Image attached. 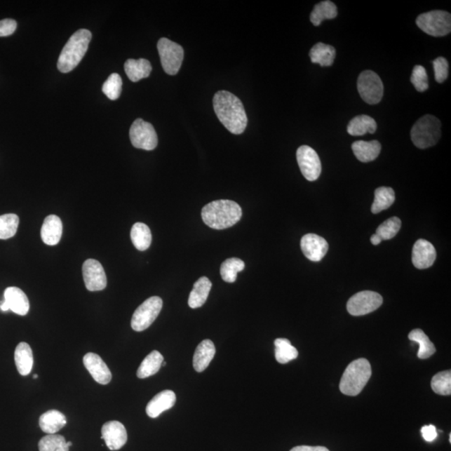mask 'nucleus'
<instances>
[{
    "label": "nucleus",
    "mask_w": 451,
    "mask_h": 451,
    "mask_svg": "<svg viewBox=\"0 0 451 451\" xmlns=\"http://www.w3.org/2000/svg\"><path fill=\"white\" fill-rule=\"evenodd\" d=\"M176 393L173 391H161L157 393V395L148 403L146 409L147 414L149 417L152 419L157 418L161 413H163L164 411L172 409L175 404H176Z\"/></svg>",
    "instance_id": "nucleus-19"
},
{
    "label": "nucleus",
    "mask_w": 451,
    "mask_h": 451,
    "mask_svg": "<svg viewBox=\"0 0 451 451\" xmlns=\"http://www.w3.org/2000/svg\"><path fill=\"white\" fill-rule=\"evenodd\" d=\"M372 375L371 365L366 358L350 363L341 378L340 391L345 396H356L361 393Z\"/></svg>",
    "instance_id": "nucleus-4"
},
{
    "label": "nucleus",
    "mask_w": 451,
    "mask_h": 451,
    "mask_svg": "<svg viewBox=\"0 0 451 451\" xmlns=\"http://www.w3.org/2000/svg\"><path fill=\"white\" fill-rule=\"evenodd\" d=\"M67 423L65 415L55 410L43 413L39 420V427L42 431L49 433V435H55V433L65 427Z\"/></svg>",
    "instance_id": "nucleus-22"
},
{
    "label": "nucleus",
    "mask_w": 451,
    "mask_h": 451,
    "mask_svg": "<svg viewBox=\"0 0 451 451\" xmlns=\"http://www.w3.org/2000/svg\"><path fill=\"white\" fill-rule=\"evenodd\" d=\"M337 15H338V10L335 4L326 0L314 6L310 15V20L314 25L318 26L323 20L335 19Z\"/></svg>",
    "instance_id": "nucleus-31"
},
{
    "label": "nucleus",
    "mask_w": 451,
    "mask_h": 451,
    "mask_svg": "<svg viewBox=\"0 0 451 451\" xmlns=\"http://www.w3.org/2000/svg\"><path fill=\"white\" fill-rule=\"evenodd\" d=\"M370 242L372 244L375 245L376 246V245H379L381 242H382V239L380 238L379 236L375 234L371 236Z\"/></svg>",
    "instance_id": "nucleus-46"
},
{
    "label": "nucleus",
    "mask_w": 451,
    "mask_h": 451,
    "mask_svg": "<svg viewBox=\"0 0 451 451\" xmlns=\"http://www.w3.org/2000/svg\"><path fill=\"white\" fill-rule=\"evenodd\" d=\"M275 358L279 363H287L299 356V352L287 339H277L274 341Z\"/></svg>",
    "instance_id": "nucleus-34"
},
{
    "label": "nucleus",
    "mask_w": 451,
    "mask_h": 451,
    "mask_svg": "<svg viewBox=\"0 0 451 451\" xmlns=\"http://www.w3.org/2000/svg\"><path fill=\"white\" fill-rule=\"evenodd\" d=\"M17 28V22L12 19L0 20V37L10 36Z\"/></svg>",
    "instance_id": "nucleus-43"
},
{
    "label": "nucleus",
    "mask_w": 451,
    "mask_h": 451,
    "mask_svg": "<svg viewBox=\"0 0 451 451\" xmlns=\"http://www.w3.org/2000/svg\"><path fill=\"white\" fill-rule=\"evenodd\" d=\"M409 339L413 342L418 343L419 345L418 358L420 360H426L433 356L436 352L435 345L431 342L424 332L419 328H416L410 332Z\"/></svg>",
    "instance_id": "nucleus-33"
},
{
    "label": "nucleus",
    "mask_w": 451,
    "mask_h": 451,
    "mask_svg": "<svg viewBox=\"0 0 451 451\" xmlns=\"http://www.w3.org/2000/svg\"><path fill=\"white\" fill-rule=\"evenodd\" d=\"M213 283L207 277H201L194 283L188 305L191 309H198L201 307L207 301L209 292L211 291Z\"/></svg>",
    "instance_id": "nucleus-24"
},
{
    "label": "nucleus",
    "mask_w": 451,
    "mask_h": 451,
    "mask_svg": "<svg viewBox=\"0 0 451 451\" xmlns=\"http://www.w3.org/2000/svg\"><path fill=\"white\" fill-rule=\"evenodd\" d=\"M163 362L164 358L161 354L154 350L144 358L141 365L138 368L137 377L143 379L156 375L160 370Z\"/></svg>",
    "instance_id": "nucleus-29"
},
{
    "label": "nucleus",
    "mask_w": 451,
    "mask_h": 451,
    "mask_svg": "<svg viewBox=\"0 0 451 451\" xmlns=\"http://www.w3.org/2000/svg\"><path fill=\"white\" fill-rule=\"evenodd\" d=\"M67 445L69 446V447H71V446L72 445V442H67Z\"/></svg>",
    "instance_id": "nucleus-47"
},
{
    "label": "nucleus",
    "mask_w": 451,
    "mask_h": 451,
    "mask_svg": "<svg viewBox=\"0 0 451 451\" xmlns=\"http://www.w3.org/2000/svg\"><path fill=\"white\" fill-rule=\"evenodd\" d=\"M152 65L146 59H129L125 63V72L133 82H137L150 76Z\"/></svg>",
    "instance_id": "nucleus-25"
},
{
    "label": "nucleus",
    "mask_w": 451,
    "mask_h": 451,
    "mask_svg": "<svg viewBox=\"0 0 451 451\" xmlns=\"http://www.w3.org/2000/svg\"><path fill=\"white\" fill-rule=\"evenodd\" d=\"M63 233V225L60 218L55 215L48 216L41 227V238L49 246H55L60 243Z\"/></svg>",
    "instance_id": "nucleus-20"
},
{
    "label": "nucleus",
    "mask_w": 451,
    "mask_h": 451,
    "mask_svg": "<svg viewBox=\"0 0 451 451\" xmlns=\"http://www.w3.org/2000/svg\"><path fill=\"white\" fill-rule=\"evenodd\" d=\"M376 130H377V123L375 119L365 115L353 118L347 127L348 133L354 137H358V135H363L366 133L374 134Z\"/></svg>",
    "instance_id": "nucleus-28"
},
{
    "label": "nucleus",
    "mask_w": 451,
    "mask_h": 451,
    "mask_svg": "<svg viewBox=\"0 0 451 451\" xmlns=\"http://www.w3.org/2000/svg\"><path fill=\"white\" fill-rule=\"evenodd\" d=\"M300 244L304 256L313 262L321 261L328 250L327 241L316 234H309L304 236Z\"/></svg>",
    "instance_id": "nucleus-16"
},
{
    "label": "nucleus",
    "mask_w": 451,
    "mask_h": 451,
    "mask_svg": "<svg viewBox=\"0 0 451 451\" xmlns=\"http://www.w3.org/2000/svg\"><path fill=\"white\" fill-rule=\"evenodd\" d=\"M82 273L86 287L89 291H102L107 288V275L102 265L97 260H86L83 264Z\"/></svg>",
    "instance_id": "nucleus-13"
},
{
    "label": "nucleus",
    "mask_w": 451,
    "mask_h": 451,
    "mask_svg": "<svg viewBox=\"0 0 451 451\" xmlns=\"http://www.w3.org/2000/svg\"><path fill=\"white\" fill-rule=\"evenodd\" d=\"M358 90L361 98L370 105L381 102L384 95V85L380 77L374 72H363L358 79Z\"/></svg>",
    "instance_id": "nucleus-9"
},
{
    "label": "nucleus",
    "mask_w": 451,
    "mask_h": 451,
    "mask_svg": "<svg viewBox=\"0 0 451 451\" xmlns=\"http://www.w3.org/2000/svg\"><path fill=\"white\" fill-rule=\"evenodd\" d=\"M163 301L160 297H152L140 305L131 318V328L142 332L150 327L161 313Z\"/></svg>",
    "instance_id": "nucleus-7"
},
{
    "label": "nucleus",
    "mask_w": 451,
    "mask_h": 451,
    "mask_svg": "<svg viewBox=\"0 0 451 451\" xmlns=\"http://www.w3.org/2000/svg\"><path fill=\"white\" fill-rule=\"evenodd\" d=\"M216 348L213 341L205 339L196 347L194 356V367L196 372H203L215 356Z\"/></svg>",
    "instance_id": "nucleus-21"
},
{
    "label": "nucleus",
    "mask_w": 451,
    "mask_h": 451,
    "mask_svg": "<svg viewBox=\"0 0 451 451\" xmlns=\"http://www.w3.org/2000/svg\"><path fill=\"white\" fill-rule=\"evenodd\" d=\"M290 451H330L323 446L300 445L293 447Z\"/></svg>",
    "instance_id": "nucleus-45"
},
{
    "label": "nucleus",
    "mask_w": 451,
    "mask_h": 451,
    "mask_svg": "<svg viewBox=\"0 0 451 451\" xmlns=\"http://www.w3.org/2000/svg\"><path fill=\"white\" fill-rule=\"evenodd\" d=\"M440 137V121L431 115L419 118L411 130V140L415 146L419 149L435 146L439 142Z\"/></svg>",
    "instance_id": "nucleus-5"
},
{
    "label": "nucleus",
    "mask_w": 451,
    "mask_h": 451,
    "mask_svg": "<svg viewBox=\"0 0 451 451\" xmlns=\"http://www.w3.org/2000/svg\"><path fill=\"white\" fill-rule=\"evenodd\" d=\"M416 25L429 36H447L451 32V15L446 11H432L420 15L416 20Z\"/></svg>",
    "instance_id": "nucleus-6"
},
{
    "label": "nucleus",
    "mask_w": 451,
    "mask_h": 451,
    "mask_svg": "<svg viewBox=\"0 0 451 451\" xmlns=\"http://www.w3.org/2000/svg\"><path fill=\"white\" fill-rule=\"evenodd\" d=\"M383 304V297L378 292L362 291L350 297L348 312L353 316H363L377 310Z\"/></svg>",
    "instance_id": "nucleus-11"
},
{
    "label": "nucleus",
    "mask_w": 451,
    "mask_h": 451,
    "mask_svg": "<svg viewBox=\"0 0 451 451\" xmlns=\"http://www.w3.org/2000/svg\"><path fill=\"white\" fill-rule=\"evenodd\" d=\"M336 51L334 47L323 43H318L309 52L311 61L321 65L322 67H331L334 64Z\"/></svg>",
    "instance_id": "nucleus-27"
},
{
    "label": "nucleus",
    "mask_w": 451,
    "mask_h": 451,
    "mask_svg": "<svg viewBox=\"0 0 451 451\" xmlns=\"http://www.w3.org/2000/svg\"><path fill=\"white\" fill-rule=\"evenodd\" d=\"M92 34L88 29L77 30L69 39L59 57L57 67L62 73H69L80 64L85 56L91 41Z\"/></svg>",
    "instance_id": "nucleus-3"
},
{
    "label": "nucleus",
    "mask_w": 451,
    "mask_h": 451,
    "mask_svg": "<svg viewBox=\"0 0 451 451\" xmlns=\"http://www.w3.org/2000/svg\"><path fill=\"white\" fill-rule=\"evenodd\" d=\"M213 107L218 120L231 133L242 134L248 125V117L242 102L229 91L217 92Z\"/></svg>",
    "instance_id": "nucleus-1"
},
{
    "label": "nucleus",
    "mask_w": 451,
    "mask_h": 451,
    "mask_svg": "<svg viewBox=\"0 0 451 451\" xmlns=\"http://www.w3.org/2000/svg\"><path fill=\"white\" fill-rule=\"evenodd\" d=\"M20 218L16 214L8 213L0 216V239L13 238L18 230Z\"/></svg>",
    "instance_id": "nucleus-36"
},
{
    "label": "nucleus",
    "mask_w": 451,
    "mask_h": 451,
    "mask_svg": "<svg viewBox=\"0 0 451 451\" xmlns=\"http://www.w3.org/2000/svg\"><path fill=\"white\" fill-rule=\"evenodd\" d=\"M395 201V191L391 187H379L375 191V201L372 205L371 212L374 214L379 213L391 208Z\"/></svg>",
    "instance_id": "nucleus-32"
},
{
    "label": "nucleus",
    "mask_w": 451,
    "mask_h": 451,
    "mask_svg": "<svg viewBox=\"0 0 451 451\" xmlns=\"http://www.w3.org/2000/svg\"><path fill=\"white\" fill-rule=\"evenodd\" d=\"M436 260V248L430 242L424 239H419L415 243L412 251V262L416 269L431 268Z\"/></svg>",
    "instance_id": "nucleus-18"
},
{
    "label": "nucleus",
    "mask_w": 451,
    "mask_h": 451,
    "mask_svg": "<svg viewBox=\"0 0 451 451\" xmlns=\"http://www.w3.org/2000/svg\"><path fill=\"white\" fill-rule=\"evenodd\" d=\"M130 139L133 147L146 151L154 150L159 144L154 127L142 119H137L131 125Z\"/></svg>",
    "instance_id": "nucleus-10"
},
{
    "label": "nucleus",
    "mask_w": 451,
    "mask_h": 451,
    "mask_svg": "<svg viewBox=\"0 0 451 451\" xmlns=\"http://www.w3.org/2000/svg\"><path fill=\"white\" fill-rule=\"evenodd\" d=\"M39 376L37 375H34L33 378L34 379H38Z\"/></svg>",
    "instance_id": "nucleus-48"
},
{
    "label": "nucleus",
    "mask_w": 451,
    "mask_h": 451,
    "mask_svg": "<svg viewBox=\"0 0 451 451\" xmlns=\"http://www.w3.org/2000/svg\"><path fill=\"white\" fill-rule=\"evenodd\" d=\"M17 370L21 375L26 376L32 371L34 357L32 348L27 343L22 342L17 345L15 352Z\"/></svg>",
    "instance_id": "nucleus-26"
},
{
    "label": "nucleus",
    "mask_w": 451,
    "mask_h": 451,
    "mask_svg": "<svg viewBox=\"0 0 451 451\" xmlns=\"http://www.w3.org/2000/svg\"><path fill=\"white\" fill-rule=\"evenodd\" d=\"M244 268V262L239 258H229L222 264L220 269L222 278L227 283H233L236 280V275Z\"/></svg>",
    "instance_id": "nucleus-35"
},
{
    "label": "nucleus",
    "mask_w": 451,
    "mask_h": 451,
    "mask_svg": "<svg viewBox=\"0 0 451 451\" xmlns=\"http://www.w3.org/2000/svg\"><path fill=\"white\" fill-rule=\"evenodd\" d=\"M449 440H450V443H451V433H450Z\"/></svg>",
    "instance_id": "nucleus-49"
},
{
    "label": "nucleus",
    "mask_w": 451,
    "mask_h": 451,
    "mask_svg": "<svg viewBox=\"0 0 451 451\" xmlns=\"http://www.w3.org/2000/svg\"><path fill=\"white\" fill-rule=\"evenodd\" d=\"M83 363L96 382L106 385L111 382L112 375L107 363L104 362L98 354L94 353L86 354L83 358Z\"/></svg>",
    "instance_id": "nucleus-17"
},
{
    "label": "nucleus",
    "mask_w": 451,
    "mask_h": 451,
    "mask_svg": "<svg viewBox=\"0 0 451 451\" xmlns=\"http://www.w3.org/2000/svg\"><path fill=\"white\" fill-rule=\"evenodd\" d=\"M39 451H69L67 441L60 435L43 436L39 442Z\"/></svg>",
    "instance_id": "nucleus-37"
},
{
    "label": "nucleus",
    "mask_w": 451,
    "mask_h": 451,
    "mask_svg": "<svg viewBox=\"0 0 451 451\" xmlns=\"http://www.w3.org/2000/svg\"><path fill=\"white\" fill-rule=\"evenodd\" d=\"M130 238L137 250L146 251L152 244V236L151 230L144 223H135L130 231Z\"/></svg>",
    "instance_id": "nucleus-30"
},
{
    "label": "nucleus",
    "mask_w": 451,
    "mask_h": 451,
    "mask_svg": "<svg viewBox=\"0 0 451 451\" xmlns=\"http://www.w3.org/2000/svg\"><path fill=\"white\" fill-rule=\"evenodd\" d=\"M422 433L424 440L427 442H432L436 439L437 431L436 426H424L422 429Z\"/></svg>",
    "instance_id": "nucleus-44"
},
{
    "label": "nucleus",
    "mask_w": 451,
    "mask_h": 451,
    "mask_svg": "<svg viewBox=\"0 0 451 451\" xmlns=\"http://www.w3.org/2000/svg\"><path fill=\"white\" fill-rule=\"evenodd\" d=\"M410 81L412 83L416 90L424 92L428 90V76L426 71L422 65H415L411 74Z\"/></svg>",
    "instance_id": "nucleus-41"
},
{
    "label": "nucleus",
    "mask_w": 451,
    "mask_h": 451,
    "mask_svg": "<svg viewBox=\"0 0 451 451\" xmlns=\"http://www.w3.org/2000/svg\"><path fill=\"white\" fill-rule=\"evenodd\" d=\"M297 161L302 174L309 182L316 181L321 176L322 166L317 152L312 147L302 146L297 151Z\"/></svg>",
    "instance_id": "nucleus-12"
},
{
    "label": "nucleus",
    "mask_w": 451,
    "mask_h": 451,
    "mask_svg": "<svg viewBox=\"0 0 451 451\" xmlns=\"http://www.w3.org/2000/svg\"><path fill=\"white\" fill-rule=\"evenodd\" d=\"M102 439L106 442L109 450H118L123 447L127 441V432L123 424L116 420L104 424Z\"/></svg>",
    "instance_id": "nucleus-15"
},
{
    "label": "nucleus",
    "mask_w": 451,
    "mask_h": 451,
    "mask_svg": "<svg viewBox=\"0 0 451 451\" xmlns=\"http://www.w3.org/2000/svg\"><path fill=\"white\" fill-rule=\"evenodd\" d=\"M242 215V208L231 200L214 201L201 210V217L205 224L216 230L234 226L240 221Z\"/></svg>",
    "instance_id": "nucleus-2"
},
{
    "label": "nucleus",
    "mask_w": 451,
    "mask_h": 451,
    "mask_svg": "<svg viewBox=\"0 0 451 451\" xmlns=\"http://www.w3.org/2000/svg\"><path fill=\"white\" fill-rule=\"evenodd\" d=\"M4 300L0 303L3 312L11 310L20 316H25L29 310V302L25 293L17 287H10L4 293Z\"/></svg>",
    "instance_id": "nucleus-14"
},
{
    "label": "nucleus",
    "mask_w": 451,
    "mask_h": 451,
    "mask_svg": "<svg viewBox=\"0 0 451 451\" xmlns=\"http://www.w3.org/2000/svg\"><path fill=\"white\" fill-rule=\"evenodd\" d=\"M433 71H435L436 81L441 84L448 77V61L444 57H438L437 59L433 61Z\"/></svg>",
    "instance_id": "nucleus-42"
},
{
    "label": "nucleus",
    "mask_w": 451,
    "mask_h": 451,
    "mask_svg": "<svg viewBox=\"0 0 451 451\" xmlns=\"http://www.w3.org/2000/svg\"><path fill=\"white\" fill-rule=\"evenodd\" d=\"M157 49L164 72L170 76L177 74L184 59L183 48L168 39L161 38L157 43Z\"/></svg>",
    "instance_id": "nucleus-8"
},
{
    "label": "nucleus",
    "mask_w": 451,
    "mask_h": 451,
    "mask_svg": "<svg viewBox=\"0 0 451 451\" xmlns=\"http://www.w3.org/2000/svg\"><path fill=\"white\" fill-rule=\"evenodd\" d=\"M400 227V219L393 217L383 222L376 230V234L379 236L382 240H389L395 238Z\"/></svg>",
    "instance_id": "nucleus-39"
},
{
    "label": "nucleus",
    "mask_w": 451,
    "mask_h": 451,
    "mask_svg": "<svg viewBox=\"0 0 451 451\" xmlns=\"http://www.w3.org/2000/svg\"><path fill=\"white\" fill-rule=\"evenodd\" d=\"M122 90V80L120 74H112L104 83L102 91L109 100H116L120 97Z\"/></svg>",
    "instance_id": "nucleus-40"
},
{
    "label": "nucleus",
    "mask_w": 451,
    "mask_h": 451,
    "mask_svg": "<svg viewBox=\"0 0 451 451\" xmlns=\"http://www.w3.org/2000/svg\"><path fill=\"white\" fill-rule=\"evenodd\" d=\"M433 391L440 396L451 395V372L445 370L436 374L431 380Z\"/></svg>",
    "instance_id": "nucleus-38"
},
{
    "label": "nucleus",
    "mask_w": 451,
    "mask_h": 451,
    "mask_svg": "<svg viewBox=\"0 0 451 451\" xmlns=\"http://www.w3.org/2000/svg\"><path fill=\"white\" fill-rule=\"evenodd\" d=\"M354 156L361 163H366L375 161L381 152V144L378 141H358L352 144Z\"/></svg>",
    "instance_id": "nucleus-23"
}]
</instances>
